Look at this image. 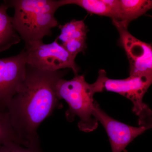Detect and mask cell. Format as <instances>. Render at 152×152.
Here are the masks:
<instances>
[{
  "label": "cell",
  "instance_id": "obj_8",
  "mask_svg": "<svg viewBox=\"0 0 152 152\" xmlns=\"http://www.w3.org/2000/svg\"><path fill=\"white\" fill-rule=\"evenodd\" d=\"M93 116L100 122L108 136L112 152H122L134 139L142 134L149 127L132 126L121 122L110 116L95 102Z\"/></svg>",
  "mask_w": 152,
  "mask_h": 152
},
{
  "label": "cell",
  "instance_id": "obj_2",
  "mask_svg": "<svg viewBox=\"0 0 152 152\" xmlns=\"http://www.w3.org/2000/svg\"><path fill=\"white\" fill-rule=\"evenodd\" d=\"M7 3L14 8L13 25L25 45L43 41L51 35L52 29L58 26L55 14L63 6L61 0H13Z\"/></svg>",
  "mask_w": 152,
  "mask_h": 152
},
{
  "label": "cell",
  "instance_id": "obj_3",
  "mask_svg": "<svg viewBox=\"0 0 152 152\" xmlns=\"http://www.w3.org/2000/svg\"><path fill=\"white\" fill-rule=\"evenodd\" d=\"M56 92L59 100H64L69 105L66 113L68 121H72L75 117H78L79 129L85 132L97 128L98 122L93 115L96 93L92 85L86 81L84 76L76 75L69 80L61 79L57 83Z\"/></svg>",
  "mask_w": 152,
  "mask_h": 152
},
{
  "label": "cell",
  "instance_id": "obj_5",
  "mask_svg": "<svg viewBox=\"0 0 152 152\" xmlns=\"http://www.w3.org/2000/svg\"><path fill=\"white\" fill-rule=\"evenodd\" d=\"M27 64L42 70L56 72L70 69L75 75L80 68L76 64L75 58L72 56L59 43L57 39L51 43L46 44L43 41L25 45Z\"/></svg>",
  "mask_w": 152,
  "mask_h": 152
},
{
  "label": "cell",
  "instance_id": "obj_4",
  "mask_svg": "<svg viewBox=\"0 0 152 152\" xmlns=\"http://www.w3.org/2000/svg\"><path fill=\"white\" fill-rule=\"evenodd\" d=\"M152 83V76H129L124 79H112L108 77L105 71L101 69L96 80L92 85L95 93L113 92L132 101L133 112L138 117L139 126L151 128L152 111L143 99Z\"/></svg>",
  "mask_w": 152,
  "mask_h": 152
},
{
  "label": "cell",
  "instance_id": "obj_13",
  "mask_svg": "<svg viewBox=\"0 0 152 152\" xmlns=\"http://www.w3.org/2000/svg\"><path fill=\"white\" fill-rule=\"evenodd\" d=\"M10 141L20 144L12 127L7 112H0V146Z\"/></svg>",
  "mask_w": 152,
  "mask_h": 152
},
{
  "label": "cell",
  "instance_id": "obj_6",
  "mask_svg": "<svg viewBox=\"0 0 152 152\" xmlns=\"http://www.w3.org/2000/svg\"><path fill=\"white\" fill-rule=\"evenodd\" d=\"M26 66L23 49L16 56L0 59V112L7 111L9 103L18 91Z\"/></svg>",
  "mask_w": 152,
  "mask_h": 152
},
{
  "label": "cell",
  "instance_id": "obj_1",
  "mask_svg": "<svg viewBox=\"0 0 152 152\" xmlns=\"http://www.w3.org/2000/svg\"><path fill=\"white\" fill-rule=\"evenodd\" d=\"M64 71L38 69L27 64L23 82L8 105L7 111L22 145L40 147L38 128L60 106L56 92Z\"/></svg>",
  "mask_w": 152,
  "mask_h": 152
},
{
  "label": "cell",
  "instance_id": "obj_11",
  "mask_svg": "<svg viewBox=\"0 0 152 152\" xmlns=\"http://www.w3.org/2000/svg\"><path fill=\"white\" fill-rule=\"evenodd\" d=\"M120 21L113 23L115 26L128 28L130 23L151 10V0H119Z\"/></svg>",
  "mask_w": 152,
  "mask_h": 152
},
{
  "label": "cell",
  "instance_id": "obj_9",
  "mask_svg": "<svg viewBox=\"0 0 152 152\" xmlns=\"http://www.w3.org/2000/svg\"><path fill=\"white\" fill-rule=\"evenodd\" d=\"M61 34L57 40L72 56L77 55L86 48L87 28L83 20H72L64 25H59Z\"/></svg>",
  "mask_w": 152,
  "mask_h": 152
},
{
  "label": "cell",
  "instance_id": "obj_10",
  "mask_svg": "<svg viewBox=\"0 0 152 152\" xmlns=\"http://www.w3.org/2000/svg\"><path fill=\"white\" fill-rule=\"evenodd\" d=\"M62 5L75 4L90 13L110 18L113 23L120 21L119 0H61Z\"/></svg>",
  "mask_w": 152,
  "mask_h": 152
},
{
  "label": "cell",
  "instance_id": "obj_14",
  "mask_svg": "<svg viewBox=\"0 0 152 152\" xmlns=\"http://www.w3.org/2000/svg\"><path fill=\"white\" fill-rule=\"evenodd\" d=\"M0 152H43L41 147H26L16 142L10 141L0 146Z\"/></svg>",
  "mask_w": 152,
  "mask_h": 152
},
{
  "label": "cell",
  "instance_id": "obj_7",
  "mask_svg": "<svg viewBox=\"0 0 152 152\" xmlns=\"http://www.w3.org/2000/svg\"><path fill=\"white\" fill-rule=\"evenodd\" d=\"M130 64V76H152L151 45L140 40L128 28L115 26Z\"/></svg>",
  "mask_w": 152,
  "mask_h": 152
},
{
  "label": "cell",
  "instance_id": "obj_12",
  "mask_svg": "<svg viewBox=\"0 0 152 152\" xmlns=\"http://www.w3.org/2000/svg\"><path fill=\"white\" fill-rule=\"evenodd\" d=\"M10 8L7 2L0 5V52L19 43L21 38L13 25L12 17L7 13Z\"/></svg>",
  "mask_w": 152,
  "mask_h": 152
}]
</instances>
